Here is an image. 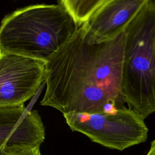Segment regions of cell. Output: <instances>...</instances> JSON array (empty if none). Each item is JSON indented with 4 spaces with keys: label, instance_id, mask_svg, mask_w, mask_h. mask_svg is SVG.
<instances>
[{
    "label": "cell",
    "instance_id": "7a4b0ae2",
    "mask_svg": "<svg viewBox=\"0 0 155 155\" xmlns=\"http://www.w3.org/2000/svg\"><path fill=\"white\" fill-rule=\"evenodd\" d=\"M79 26L59 4L27 6L7 15L0 24V53L43 62Z\"/></svg>",
    "mask_w": 155,
    "mask_h": 155
},
{
    "label": "cell",
    "instance_id": "30bf717a",
    "mask_svg": "<svg viewBox=\"0 0 155 155\" xmlns=\"http://www.w3.org/2000/svg\"><path fill=\"white\" fill-rule=\"evenodd\" d=\"M146 155H155V139L151 142L150 148Z\"/></svg>",
    "mask_w": 155,
    "mask_h": 155
},
{
    "label": "cell",
    "instance_id": "9c48e42d",
    "mask_svg": "<svg viewBox=\"0 0 155 155\" xmlns=\"http://www.w3.org/2000/svg\"><path fill=\"white\" fill-rule=\"evenodd\" d=\"M2 155H41V154L40 152V147H36L35 148L11 153L3 154Z\"/></svg>",
    "mask_w": 155,
    "mask_h": 155
},
{
    "label": "cell",
    "instance_id": "8fae6325",
    "mask_svg": "<svg viewBox=\"0 0 155 155\" xmlns=\"http://www.w3.org/2000/svg\"><path fill=\"white\" fill-rule=\"evenodd\" d=\"M3 154V153L0 150V155H2Z\"/></svg>",
    "mask_w": 155,
    "mask_h": 155
},
{
    "label": "cell",
    "instance_id": "ba28073f",
    "mask_svg": "<svg viewBox=\"0 0 155 155\" xmlns=\"http://www.w3.org/2000/svg\"><path fill=\"white\" fill-rule=\"evenodd\" d=\"M107 0H58L79 25L85 24Z\"/></svg>",
    "mask_w": 155,
    "mask_h": 155
},
{
    "label": "cell",
    "instance_id": "52a82bcc",
    "mask_svg": "<svg viewBox=\"0 0 155 155\" xmlns=\"http://www.w3.org/2000/svg\"><path fill=\"white\" fill-rule=\"evenodd\" d=\"M150 0H107L84 24V38L93 44L108 41L124 31Z\"/></svg>",
    "mask_w": 155,
    "mask_h": 155
},
{
    "label": "cell",
    "instance_id": "7c38bea8",
    "mask_svg": "<svg viewBox=\"0 0 155 155\" xmlns=\"http://www.w3.org/2000/svg\"><path fill=\"white\" fill-rule=\"evenodd\" d=\"M153 1H154V2H155V0H153Z\"/></svg>",
    "mask_w": 155,
    "mask_h": 155
},
{
    "label": "cell",
    "instance_id": "277c9868",
    "mask_svg": "<svg viewBox=\"0 0 155 155\" xmlns=\"http://www.w3.org/2000/svg\"><path fill=\"white\" fill-rule=\"evenodd\" d=\"M63 116L73 131L110 149L123 151L148 138L144 119L125 106L108 112L70 113Z\"/></svg>",
    "mask_w": 155,
    "mask_h": 155
},
{
    "label": "cell",
    "instance_id": "6da1fadb",
    "mask_svg": "<svg viewBox=\"0 0 155 155\" xmlns=\"http://www.w3.org/2000/svg\"><path fill=\"white\" fill-rule=\"evenodd\" d=\"M84 27L45 62L46 90L41 101L63 114L104 111L111 103L125 105L121 68L125 30L107 42L90 44Z\"/></svg>",
    "mask_w": 155,
    "mask_h": 155
},
{
    "label": "cell",
    "instance_id": "5b68a950",
    "mask_svg": "<svg viewBox=\"0 0 155 155\" xmlns=\"http://www.w3.org/2000/svg\"><path fill=\"white\" fill-rule=\"evenodd\" d=\"M45 62L0 53V107H22L45 81Z\"/></svg>",
    "mask_w": 155,
    "mask_h": 155
},
{
    "label": "cell",
    "instance_id": "8992f818",
    "mask_svg": "<svg viewBox=\"0 0 155 155\" xmlns=\"http://www.w3.org/2000/svg\"><path fill=\"white\" fill-rule=\"evenodd\" d=\"M45 127L36 110L24 106L0 107V150L3 154L40 147Z\"/></svg>",
    "mask_w": 155,
    "mask_h": 155
},
{
    "label": "cell",
    "instance_id": "3957f363",
    "mask_svg": "<svg viewBox=\"0 0 155 155\" xmlns=\"http://www.w3.org/2000/svg\"><path fill=\"white\" fill-rule=\"evenodd\" d=\"M121 93L143 119L155 112V2L150 0L125 28Z\"/></svg>",
    "mask_w": 155,
    "mask_h": 155
}]
</instances>
